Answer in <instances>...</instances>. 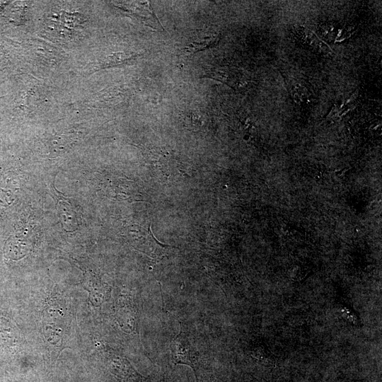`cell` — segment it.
<instances>
[{
    "instance_id": "6da1fadb",
    "label": "cell",
    "mask_w": 382,
    "mask_h": 382,
    "mask_svg": "<svg viewBox=\"0 0 382 382\" xmlns=\"http://www.w3.org/2000/svg\"><path fill=\"white\" fill-rule=\"evenodd\" d=\"M170 352L173 362L186 364L195 372V361L192 357L191 345L183 332H180L170 343Z\"/></svg>"
},
{
    "instance_id": "7a4b0ae2",
    "label": "cell",
    "mask_w": 382,
    "mask_h": 382,
    "mask_svg": "<svg viewBox=\"0 0 382 382\" xmlns=\"http://www.w3.org/2000/svg\"><path fill=\"white\" fill-rule=\"evenodd\" d=\"M219 40V35L206 37L199 41L190 42L184 49L186 55H192L214 46Z\"/></svg>"
},
{
    "instance_id": "3957f363",
    "label": "cell",
    "mask_w": 382,
    "mask_h": 382,
    "mask_svg": "<svg viewBox=\"0 0 382 382\" xmlns=\"http://www.w3.org/2000/svg\"><path fill=\"white\" fill-rule=\"evenodd\" d=\"M185 120L190 126L197 127L200 124L199 116L194 112H190L185 117Z\"/></svg>"
}]
</instances>
